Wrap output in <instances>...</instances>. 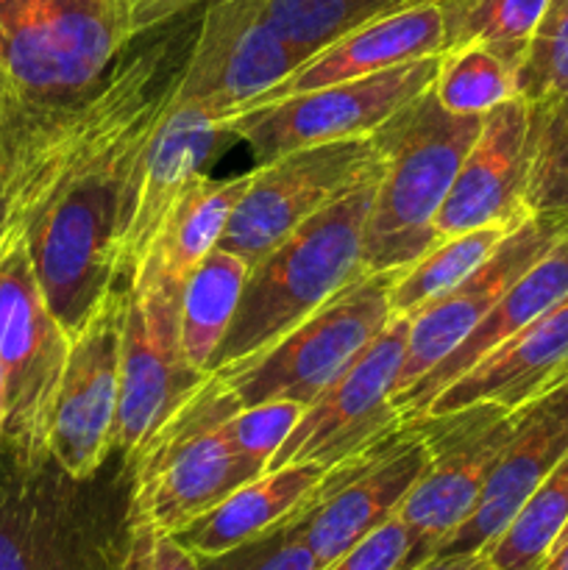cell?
<instances>
[{"label": "cell", "mask_w": 568, "mask_h": 570, "mask_svg": "<svg viewBox=\"0 0 568 570\" xmlns=\"http://www.w3.org/2000/svg\"><path fill=\"white\" fill-rule=\"evenodd\" d=\"M393 273H365L259 356L212 373L239 406L265 401L312 404L390 323Z\"/></svg>", "instance_id": "cell-6"}, {"label": "cell", "mask_w": 568, "mask_h": 570, "mask_svg": "<svg viewBox=\"0 0 568 570\" xmlns=\"http://www.w3.org/2000/svg\"><path fill=\"white\" fill-rule=\"evenodd\" d=\"M72 337L48 306L33 273L26 234L6 228L0 239V367L3 440L20 460H48L56 395Z\"/></svg>", "instance_id": "cell-7"}, {"label": "cell", "mask_w": 568, "mask_h": 570, "mask_svg": "<svg viewBox=\"0 0 568 570\" xmlns=\"http://www.w3.org/2000/svg\"><path fill=\"white\" fill-rule=\"evenodd\" d=\"M3 421H6V395H3V367H0V434H3Z\"/></svg>", "instance_id": "cell-42"}, {"label": "cell", "mask_w": 568, "mask_h": 570, "mask_svg": "<svg viewBox=\"0 0 568 570\" xmlns=\"http://www.w3.org/2000/svg\"><path fill=\"white\" fill-rule=\"evenodd\" d=\"M518 98L527 104L568 95V0H549L527 56L516 72Z\"/></svg>", "instance_id": "cell-33"}, {"label": "cell", "mask_w": 568, "mask_h": 570, "mask_svg": "<svg viewBox=\"0 0 568 570\" xmlns=\"http://www.w3.org/2000/svg\"><path fill=\"white\" fill-rule=\"evenodd\" d=\"M568 527V454L523 501L488 554L493 570H540Z\"/></svg>", "instance_id": "cell-28"}, {"label": "cell", "mask_w": 568, "mask_h": 570, "mask_svg": "<svg viewBox=\"0 0 568 570\" xmlns=\"http://www.w3.org/2000/svg\"><path fill=\"white\" fill-rule=\"evenodd\" d=\"M510 232L505 228H473L460 237L440 239L432 250L393 273L390 284V312L393 317H412L423 306L434 304L445 293L466 282Z\"/></svg>", "instance_id": "cell-27"}, {"label": "cell", "mask_w": 568, "mask_h": 570, "mask_svg": "<svg viewBox=\"0 0 568 570\" xmlns=\"http://www.w3.org/2000/svg\"><path fill=\"white\" fill-rule=\"evenodd\" d=\"M568 454V382L518 410V423L505 451L484 479L482 495L468 521L434 557L488 551L516 518L523 501Z\"/></svg>", "instance_id": "cell-20"}, {"label": "cell", "mask_w": 568, "mask_h": 570, "mask_svg": "<svg viewBox=\"0 0 568 570\" xmlns=\"http://www.w3.org/2000/svg\"><path fill=\"white\" fill-rule=\"evenodd\" d=\"M84 570H95V562H92V566H89V568H84Z\"/></svg>", "instance_id": "cell-44"}, {"label": "cell", "mask_w": 568, "mask_h": 570, "mask_svg": "<svg viewBox=\"0 0 568 570\" xmlns=\"http://www.w3.org/2000/svg\"><path fill=\"white\" fill-rule=\"evenodd\" d=\"M198 3H221V0H120V11L128 37L137 39L139 33L159 28L161 22L184 14Z\"/></svg>", "instance_id": "cell-38"}, {"label": "cell", "mask_w": 568, "mask_h": 570, "mask_svg": "<svg viewBox=\"0 0 568 570\" xmlns=\"http://www.w3.org/2000/svg\"><path fill=\"white\" fill-rule=\"evenodd\" d=\"M527 206L532 215L568 212V95L529 104Z\"/></svg>", "instance_id": "cell-32"}, {"label": "cell", "mask_w": 568, "mask_h": 570, "mask_svg": "<svg viewBox=\"0 0 568 570\" xmlns=\"http://www.w3.org/2000/svg\"><path fill=\"white\" fill-rule=\"evenodd\" d=\"M438 61L440 56H429L376 76L243 109L226 117V131L232 139L248 145L256 165L310 145L371 137L401 106L432 87Z\"/></svg>", "instance_id": "cell-10"}, {"label": "cell", "mask_w": 568, "mask_h": 570, "mask_svg": "<svg viewBox=\"0 0 568 570\" xmlns=\"http://www.w3.org/2000/svg\"><path fill=\"white\" fill-rule=\"evenodd\" d=\"M115 570H200L198 557L176 534L150 527H126V546Z\"/></svg>", "instance_id": "cell-36"}, {"label": "cell", "mask_w": 568, "mask_h": 570, "mask_svg": "<svg viewBox=\"0 0 568 570\" xmlns=\"http://www.w3.org/2000/svg\"><path fill=\"white\" fill-rule=\"evenodd\" d=\"M445 50V6L443 0H423L410 9L376 17L362 26L351 28L343 37L329 42L301 67H295L282 83L262 95L254 106L276 104L293 95L312 89L334 87V83L356 81V78L376 76L390 67L410 65V61L440 56Z\"/></svg>", "instance_id": "cell-21"}, {"label": "cell", "mask_w": 568, "mask_h": 570, "mask_svg": "<svg viewBox=\"0 0 568 570\" xmlns=\"http://www.w3.org/2000/svg\"><path fill=\"white\" fill-rule=\"evenodd\" d=\"M304 406L295 401H265V404L239 406L234 415L223 421V434L228 445L245 460L256 462L267 471L276 451L298 423Z\"/></svg>", "instance_id": "cell-34"}, {"label": "cell", "mask_w": 568, "mask_h": 570, "mask_svg": "<svg viewBox=\"0 0 568 570\" xmlns=\"http://www.w3.org/2000/svg\"><path fill=\"white\" fill-rule=\"evenodd\" d=\"M407 557H410V534L395 515L323 570H404Z\"/></svg>", "instance_id": "cell-37"}, {"label": "cell", "mask_w": 568, "mask_h": 570, "mask_svg": "<svg viewBox=\"0 0 568 570\" xmlns=\"http://www.w3.org/2000/svg\"><path fill=\"white\" fill-rule=\"evenodd\" d=\"M251 176L254 170L232 178H212L198 173L182 198L173 204L137 276L161 278L184 287L189 273L221 245L228 220L248 189Z\"/></svg>", "instance_id": "cell-25"}, {"label": "cell", "mask_w": 568, "mask_h": 570, "mask_svg": "<svg viewBox=\"0 0 568 570\" xmlns=\"http://www.w3.org/2000/svg\"><path fill=\"white\" fill-rule=\"evenodd\" d=\"M165 48L117 61L3 176L9 223L65 332L76 334L117 287V217L134 150L161 115Z\"/></svg>", "instance_id": "cell-1"}, {"label": "cell", "mask_w": 568, "mask_h": 570, "mask_svg": "<svg viewBox=\"0 0 568 570\" xmlns=\"http://www.w3.org/2000/svg\"><path fill=\"white\" fill-rule=\"evenodd\" d=\"M566 382L568 298H562L454 379L423 415H445L471 404H499L516 412Z\"/></svg>", "instance_id": "cell-22"}, {"label": "cell", "mask_w": 568, "mask_h": 570, "mask_svg": "<svg viewBox=\"0 0 568 570\" xmlns=\"http://www.w3.org/2000/svg\"><path fill=\"white\" fill-rule=\"evenodd\" d=\"M407 343L410 317H390L365 354L304 406L267 471L282 465L332 468L404 426L407 421L395 410L393 393L404 365Z\"/></svg>", "instance_id": "cell-12"}, {"label": "cell", "mask_w": 568, "mask_h": 570, "mask_svg": "<svg viewBox=\"0 0 568 570\" xmlns=\"http://www.w3.org/2000/svg\"><path fill=\"white\" fill-rule=\"evenodd\" d=\"M6 223H9V206H6V189H3V178H0V239L6 234Z\"/></svg>", "instance_id": "cell-41"}, {"label": "cell", "mask_w": 568, "mask_h": 570, "mask_svg": "<svg viewBox=\"0 0 568 570\" xmlns=\"http://www.w3.org/2000/svg\"><path fill=\"white\" fill-rule=\"evenodd\" d=\"M120 340V399L111 449L131 465L209 373L187 362L178 312L182 287L137 276L128 284Z\"/></svg>", "instance_id": "cell-8"}, {"label": "cell", "mask_w": 568, "mask_h": 570, "mask_svg": "<svg viewBox=\"0 0 568 570\" xmlns=\"http://www.w3.org/2000/svg\"><path fill=\"white\" fill-rule=\"evenodd\" d=\"M382 170L329 204L251 265L212 371L243 365L293 332L345 284L365 276L362 234Z\"/></svg>", "instance_id": "cell-3"}, {"label": "cell", "mask_w": 568, "mask_h": 570, "mask_svg": "<svg viewBox=\"0 0 568 570\" xmlns=\"http://www.w3.org/2000/svg\"><path fill=\"white\" fill-rule=\"evenodd\" d=\"M412 423L429 445V468L399 510L410 534L404 570L432 560L440 546L468 521L490 468L516 429L518 410L471 404L445 415H423Z\"/></svg>", "instance_id": "cell-9"}, {"label": "cell", "mask_w": 568, "mask_h": 570, "mask_svg": "<svg viewBox=\"0 0 568 570\" xmlns=\"http://www.w3.org/2000/svg\"><path fill=\"white\" fill-rule=\"evenodd\" d=\"M126 298L128 289L115 287L72 334L50 417L48 456L76 482H89L115 451Z\"/></svg>", "instance_id": "cell-16"}, {"label": "cell", "mask_w": 568, "mask_h": 570, "mask_svg": "<svg viewBox=\"0 0 568 570\" xmlns=\"http://www.w3.org/2000/svg\"><path fill=\"white\" fill-rule=\"evenodd\" d=\"M562 543H568V527H566V532H562V534H560V540H557V546H555V549H560V546H562Z\"/></svg>", "instance_id": "cell-43"}, {"label": "cell", "mask_w": 568, "mask_h": 570, "mask_svg": "<svg viewBox=\"0 0 568 570\" xmlns=\"http://www.w3.org/2000/svg\"><path fill=\"white\" fill-rule=\"evenodd\" d=\"M427 468L429 445L412 421L329 468L315 504L298 521L317 568L332 566L337 557L399 515Z\"/></svg>", "instance_id": "cell-14"}, {"label": "cell", "mask_w": 568, "mask_h": 570, "mask_svg": "<svg viewBox=\"0 0 568 570\" xmlns=\"http://www.w3.org/2000/svg\"><path fill=\"white\" fill-rule=\"evenodd\" d=\"M248 273V259L217 245L184 282L178 332L184 356L198 371L209 373L212 360L232 328Z\"/></svg>", "instance_id": "cell-26"}, {"label": "cell", "mask_w": 568, "mask_h": 570, "mask_svg": "<svg viewBox=\"0 0 568 570\" xmlns=\"http://www.w3.org/2000/svg\"><path fill=\"white\" fill-rule=\"evenodd\" d=\"M76 484L50 456L28 462L9 449V465L0 471V570L92 566V543L72 499Z\"/></svg>", "instance_id": "cell-18"}, {"label": "cell", "mask_w": 568, "mask_h": 570, "mask_svg": "<svg viewBox=\"0 0 568 570\" xmlns=\"http://www.w3.org/2000/svg\"><path fill=\"white\" fill-rule=\"evenodd\" d=\"M379 170L382 154L373 137L310 145L256 165L248 189L228 220L221 248L254 265L301 223Z\"/></svg>", "instance_id": "cell-11"}, {"label": "cell", "mask_w": 568, "mask_h": 570, "mask_svg": "<svg viewBox=\"0 0 568 570\" xmlns=\"http://www.w3.org/2000/svg\"><path fill=\"white\" fill-rule=\"evenodd\" d=\"M562 298H568V232L529 271H523L512 282V287L496 301V306L482 317V323L445 360H440L410 390L395 395V410L401 412L404 421H418L454 379H460L468 367L477 365L496 345H501L512 334L521 332L523 326L538 321L543 312L560 304Z\"/></svg>", "instance_id": "cell-23"}, {"label": "cell", "mask_w": 568, "mask_h": 570, "mask_svg": "<svg viewBox=\"0 0 568 570\" xmlns=\"http://www.w3.org/2000/svg\"><path fill=\"white\" fill-rule=\"evenodd\" d=\"M237 410L234 395L209 373L198 393L131 462L126 527L178 534L265 473L262 465L239 456L223 434V421Z\"/></svg>", "instance_id": "cell-5"}, {"label": "cell", "mask_w": 568, "mask_h": 570, "mask_svg": "<svg viewBox=\"0 0 568 570\" xmlns=\"http://www.w3.org/2000/svg\"><path fill=\"white\" fill-rule=\"evenodd\" d=\"M529 104L512 98L482 120V131L457 170L454 184L434 217L438 239L473 228H512L532 217L527 206Z\"/></svg>", "instance_id": "cell-19"}, {"label": "cell", "mask_w": 568, "mask_h": 570, "mask_svg": "<svg viewBox=\"0 0 568 570\" xmlns=\"http://www.w3.org/2000/svg\"><path fill=\"white\" fill-rule=\"evenodd\" d=\"M415 3L423 0H262V9L278 37L306 61L351 28Z\"/></svg>", "instance_id": "cell-31"}, {"label": "cell", "mask_w": 568, "mask_h": 570, "mask_svg": "<svg viewBox=\"0 0 568 570\" xmlns=\"http://www.w3.org/2000/svg\"><path fill=\"white\" fill-rule=\"evenodd\" d=\"M540 570H568V543H562L560 549L551 551V557L543 562Z\"/></svg>", "instance_id": "cell-40"}, {"label": "cell", "mask_w": 568, "mask_h": 570, "mask_svg": "<svg viewBox=\"0 0 568 570\" xmlns=\"http://www.w3.org/2000/svg\"><path fill=\"white\" fill-rule=\"evenodd\" d=\"M198 562L200 570H321L301 534L298 521L254 543Z\"/></svg>", "instance_id": "cell-35"}, {"label": "cell", "mask_w": 568, "mask_h": 570, "mask_svg": "<svg viewBox=\"0 0 568 570\" xmlns=\"http://www.w3.org/2000/svg\"><path fill=\"white\" fill-rule=\"evenodd\" d=\"M326 473L329 468L321 465H282L265 471L182 529L176 534L178 543L198 560H206L267 538L301 521V515L315 504Z\"/></svg>", "instance_id": "cell-24"}, {"label": "cell", "mask_w": 568, "mask_h": 570, "mask_svg": "<svg viewBox=\"0 0 568 570\" xmlns=\"http://www.w3.org/2000/svg\"><path fill=\"white\" fill-rule=\"evenodd\" d=\"M566 232L568 212L532 215L512 228L466 282L415 312L410 317V343H407L404 365L395 379L393 399L427 376L440 360H445L482 323V317L512 287V282L529 271Z\"/></svg>", "instance_id": "cell-17"}, {"label": "cell", "mask_w": 568, "mask_h": 570, "mask_svg": "<svg viewBox=\"0 0 568 570\" xmlns=\"http://www.w3.org/2000/svg\"><path fill=\"white\" fill-rule=\"evenodd\" d=\"M549 0H443L445 50L484 45L518 72Z\"/></svg>", "instance_id": "cell-29"}, {"label": "cell", "mask_w": 568, "mask_h": 570, "mask_svg": "<svg viewBox=\"0 0 568 570\" xmlns=\"http://www.w3.org/2000/svg\"><path fill=\"white\" fill-rule=\"evenodd\" d=\"M432 92L451 115L484 117L518 98L516 70L484 45H460L440 53Z\"/></svg>", "instance_id": "cell-30"}, {"label": "cell", "mask_w": 568, "mask_h": 570, "mask_svg": "<svg viewBox=\"0 0 568 570\" xmlns=\"http://www.w3.org/2000/svg\"><path fill=\"white\" fill-rule=\"evenodd\" d=\"M128 42L120 0H0V178Z\"/></svg>", "instance_id": "cell-2"}, {"label": "cell", "mask_w": 568, "mask_h": 570, "mask_svg": "<svg viewBox=\"0 0 568 570\" xmlns=\"http://www.w3.org/2000/svg\"><path fill=\"white\" fill-rule=\"evenodd\" d=\"M482 120L445 111L429 87L371 134L382 154V176L362 234L368 273L404 271L440 243L434 217Z\"/></svg>", "instance_id": "cell-4"}, {"label": "cell", "mask_w": 568, "mask_h": 570, "mask_svg": "<svg viewBox=\"0 0 568 570\" xmlns=\"http://www.w3.org/2000/svg\"><path fill=\"white\" fill-rule=\"evenodd\" d=\"M412 570H493V566H490L484 551H471V554L432 557V560Z\"/></svg>", "instance_id": "cell-39"}, {"label": "cell", "mask_w": 568, "mask_h": 570, "mask_svg": "<svg viewBox=\"0 0 568 570\" xmlns=\"http://www.w3.org/2000/svg\"><path fill=\"white\" fill-rule=\"evenodd\" d=\"M232 139L226 117L200 106L167 104L134 150L117 217V287H128L143 267L173 204L195 181L217 145Z\"/></svg>", "instance_id": "cell-15"}, {"label": "cell", "mask_w": 568, "mask_h": 570, "mask_svg": "<svg viewBox=\"0 0 568 570\" xmlns=\"http://www.w3.org/2000/svg\"><path fill=\"white\" fill-rule=\"evenodd\" d=\"M304 65L267 22L262 0L209 3L187 65L170 81L173 104L232 117Z\"/></svg>", "instance_id": "cell-13"}]
</instances>
